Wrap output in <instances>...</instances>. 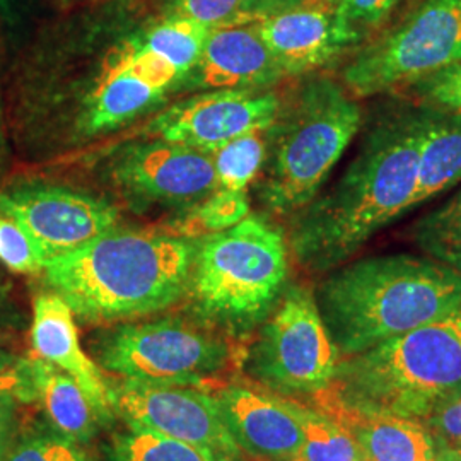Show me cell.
I'll return each mask as SVG.
<instances>
[{
  "mask_svg": "<svg viewBox=\"0 0 461 461\" xmlns=\"http://www.w3.org/2000/svg\"><path fill=\"white\" fill-rule=\"evenodd\" d=\"M422 110L381 118L329 192L297 211L289 245L312 272L346 264L384 226L413 209Z\"/></svg>",
  "mask_w": 461,
  "mask_h": 461,
  "instance_id": "cell-1",
  "label": "cell"
},
{
  "mask_svg": "<svg viewBox=\"0 0 461 461\" xmlns=\"http://www.w3.org/2000/svg\"><path fill=\"white\" fill-rule=\"evenodd\" d=\"M314 299L340 356L350 357L458 306L461 274L429 257H369L337 267Z\"/></svg>",
  "mask_w": 461,
  "mask_h": 461,
  "instance_id": "cell-2",
  "label": "cell"
},
{
  "mask_svg": "<svg viewBox=\"0 0 461 461\" xmlns=\"http://www.w3.org/2000/svg\"><path fill=\"white\" fill-rule=\"evenodd\" d=\"M195 247L175 236L112 230L43 264L51 293L87 321L161 312L188 287Z\"/></svg>",
  "mask_w": 461,
  "mask_h": 461,
  "instance_id": "cell-3",
  "label": "cell"
},
{
  "mask_svg": "<svg viewBox=\"0 0 461 461\" xmlns=\"http://www.w3.org/2000/svg\"><path fill=\"white\" fill-rule=\"evenodd\" d=\"M323 393L354 409L422 424L461 395V303L396 339L342 357Z\"/></svg>",
  "mask_w": 461,
  "mask_h": 461,
  "instance_id": "cell-4",
  "label": "cell"
},
{
  "mask_svg": "<svg viewBox=\"0 0 461 461\" xmlns=\"http://www.w3.org/2000/svg\"><path fill=\"white\" fill-rule=\"evenodd\" d=\"M363 125L357 99L331 77L297 89L267 131L260 198L277 214H296L313 200Z\"/></svg>",
  "mask_w": 461,
  "mask_h": 461,
  "instance_id": "cell-5",
  "label": "cell"
},
{
  "mask_svg": "<svg viewBox=\"0 0 461 461\" xmlns=\"http://www.w3.org/2000/svg\"><path fill=\"white\" fill-rule=\"evenodd\" d=\"M287 274L282 232L260 215H247L195 248L188 287L200 313L241 331L277 306Z\"/></svg>",
  "mask_w": 461,
  "mask_h": 461,
  "instance_id": "cell-6",
  "label": "cell"
},
{
  "mask_svg": "<svg viewBox=\"0 0 461 461\" xmlns=\"http://www.w3.org/2000/svg\"><path fill=\"white\" fill-rule=\"evenodd\" d=\"M461 62V0H424L395 30L359 50L342 68L356 99L409 89Z\"/></svg>",
  "mask_w": 461,
  "mask_h": 461,
  "instance_id": "cell-7",
  "label": "cell"
},
{
  "mask_svg": "<svg viewBox=\"0 0 461 461\" xmlns=\"http://www.w3.org/2000/svg\"><path fill=\"white\" fill-rule=\"evenodd\" d=\"M99 364L123 379L148 384L197 386L230 361L224 340L183 320L125 325L101 340Z\"/></svg>",
  "mask_w": 461,
  "mask_h": 461,
  "instance_id": "cell-8",
  "label": "cell"
},
{
  "mask_svg": "<svg viewBox=\"0 0 461 461\" xmlns=\"http://www.w3.org/2000/svg\"><path fill=\"white\" fill-rule=\"evenodd\" d=\"M340 361L314 294L291 287L251 350L249 371L279 393L321 395L333 383Z\"/></svg>",
  "mask_w": 461,
  "mask_h": 461,
  "instance_id": "cell-9",
  "label": "cell"
},
{
  "mask_svg": "<svg viewBox=\"0 0 461 461\" xmlns=\"http://www.w3.org/2000/svg\"><path fill=\"white\" fill-rule=\"evenodd\" d=\"M110 407L129 428L148 429L195 447L209 461H243L215 396L194 386L148 384L123 379L108 384Z\"/></svg>",
  "mask_w": 461,
  "mask_h": 461,
  "instance_id": "cell-10",
  "label": "cell"
},
{
  "mask_svg": "<svg viewBox=\"0 0 461 461\" xmlns=\"http://www.w3.org/2000/svg\"><path fill=\"white\" fill-rule=\"evenodd\" d=\"M0 215L23 228L45 262L115 230L118 221L115 207L106 200L47 183H23L2 190Z\"/></svg>",
  "mask_w": 461,
  "mask_h": 461,
  "instance_id": "cell-11",
  "label": "cell"
},
{
  "mask_svg": "<svg viewBox=\"0 0 461 461\" xmlns=\"http://www.w3.org/2000/svg\"><path fill=\"white\" fill-rule=\"evenodd\" d=\"M112 176L125 197L142 205L195 207L217 190L211 154L161 139L123 149Z\"/></svg>",
  "mask_w": 461,
  "mask_h": 461,
  "instance_id": "cell-12",
  "label": "cell"
},
{
  "mask_svg": "<svg viewBox=\"0 0 461 461\" xmlns=\"http://www.w3.org/2000/svg\"><path fill=\"white\" fill-rule=\"evenodd\" d=\"M280 104L270 91L215 89L171 106L154 120L150 132L166 142L211 154L240 135L268 131Z\"/></svg>",
  "mask_w": 461,
  "mask_h": 461,
  "instance_id": "cell-13",
  "label": "cell"
},
{
  "mask_svg": "<svg viewBox=\"0 0 461 461\" xmlns=\"http://www.w3.org/2000/svg\"><path fill=\"white\" fill-rule=\"evenodd\" d=\"M265 47L284 76H303L327 66L346 50L363 43L333 4L308 0L255 23Z\"/></svg>",
  "mask_w": 461,
  "mask_h": 461,
  "instance_id": "cell-14",
  "label": "cell"
},
{
  "mask_svg": "<svg viewBox=\"0 0 461 461\" xmlns=\"http://www.w3.org/2000/svg\"><path fill=\"white\" fill-rule=\"evenodd\" d=\"M215 400L243 453L267 461L296 460L303 430L291 400L243 384L222 388Z\"/></svg>",
  "mask_w": 461,
  "mask_h": 461,
  "instance_id": "cell-15",
  "label": "cell"
},
{
  "mask_svg": "<svg viewBox=\"0 0 461 461\" xmlns=\"http://www.w3.org/2000/svg\"><path fill=\"white\" fill-rule=\"evenodd\" d=\"M282 76L255 23H240L211 32L197 66L186 79L192 87L258 91L277 83Z\"/></svg>",
  "mask_w": 461,
  "mask_h": 461,
  "instance_id": "cell-16",
  "label": "cell"
},
{
  "mask_svg": "<svg viewBox=\"0 0 461 461\" xmlns=\"http://www.w3.org/2000/svg\"><path fill=\"white\" fill-rule=\"evenodd\" d=\"M30 339L33 356L67 373L91 400L101 422L110 420L108 384L96 363L84 352L74 312L59 294L49 293L34 299Z\"/></svg>",
  "mask_w": 461,
  "mask_h": 461,
  "instance_id": "cell-17",
  "label": "cell"
},
{
  "mask_svg": "<svg viewBox=\"0 0 461 461\" xmlns=\"http://www.w3.org/2000/svg\"><path fill=\"white\" fill-rule=\"evenodd\" d=\"M318 403L346 429L363 461L436 460V441L424 424L344 405L321 393Z\"/></svg>",
  "mask_w": 461,
  "mask_h": 461,
  "instance_id": "cell-18",
  "label": "cell"
},
{
  "mask_svg": "<svg viewBox=\"0 0 461 461\" xmlns=\"http://www.w3.org/2000/svg\"><path fill=\"white\" fill-rule=\"evenodd\" d=\"M420 110L422 139L413 209L461 182V116L428 106Z\"/></svg>",
  "mask_w": 461,
  "mask_h": 461,
  "instance_id": "cell-19",
  "label": "cell"
},
{
  "mask_svg": "<svg viewBox=\"0 0 461 461\" xmlns=\"http://www.w3.org/2000/svg\"><path fill=\"white\" fill-rule=\"evenodd\" d=\"M38 400L57 430L76 443L89 441L101 422L83 388L57 366L36 356L26 359Z\"/></svg>",
  "mask_w": 461,
  "mask_h": 461,
  "instance_id": "cell-20",
  "label": "cell"
},
{
  "mask_svg": "<svg viewBox=\"0 0 461 461\" xmlns=\"http://www.w3.org/2000/svg\"><path fill=\"white\" fill-rule=\"evenodd\" d=\"M161 95L122 66L115 55L89 98L86 129L89 132L113 131L148 110Z\"/></svg>",
  "mask_w": 461,
  "mask_h": 461,
  "instance_id": "cell-21",
  "label": "cell"
},
{
  "mask_svg": "<svg viewBox=\"0 0 461 461\" xmlns=\"http://www.w3.org/2000/svg\"><path fill=\"white\" fill-rule=\"evenodd\" d=\"M303 443L294 461H363L361 453L346 429L329 413L293 402Z\"/></svg>",
  "mask_w": 461,
  "mask_h": 461,
  "instance_id": "cell-22",
  "label": "cell"
},
{
  "mask_svg": "<svg viewBox=\"0 0 461 461\" xmlns=\"http://www.w3.org/2000/svg\"><path fill=\"white\" fill-rule=\"evenodd\" d=\"M412 240L429 258L461 274V190L413 224Z\"/></svg>",
  "mask_w": 461,
  "mask_h": 461,
  "instance_id": "cell-23",
  "label": "cell"
},
{
  "mask_svg": "<svg viewBox=\"0 0 461 461\" xmlns=\"http://www.w3.org/2000/svg\"><path fill=\"white\" fill-rule=\"evenodd\" d=\"M211 32L212 28L197 21L171 16L165 23L149 30L144 38L139 40L175 67L185 79L197 66Z\"/></svg>",
  "mask_w": 461,
  "mask_h": 461,
  "instance_id": "cell-24",
  "label": "cell"
},
{
  "mask_svg": "<svg viewBox=\"0 0 461 461\" xmlns=\"http://www.w3.org/2000/svg\"><path fill=\"white\" fill-rule=\"evenodd\" d=\"M267 131L240 135L215 149L212 156L217 188L247 192V186L262 171L267 159Z\"/></svg>",
  "mask_w": 461,
  "mask_h": 461,
  "instance_id": "cell-25",
  "label": "cell"
},
{
  "mask_svg": "<svg viewBox=\"0 0 461 461\" xmlns=\"http://www.w3.org/2000/svg\"><path fill=\"white\" fill-rule=\"evenodd\" d=\"M113 456L115 461H209L186 443L137 428L116 436Z\"/></svg>",
  "mask_w": 461,
  "mask_h": 461,
  "instance_id": "cell-26",
  "label": "cell"
},
{
  "mask_svg": "<svg viewBox=\"0 0 461 461\" xmlns=\"http://www.w3.org/2000/svg\"><path fill=\"white\" fill-rule=\"evenodd\" d=\"M249 215L247 192L217 188L211 197L195 205V211L186 215L182 230L186 234H214L230 230Z\"/></svg>",
  "mask_w": 461,
  "mask_h": 461,
  "instance_id": "cell-27",
  "label": "cell"
},
{
  "mask_svg": "<svg viewBox=\"0 0 461 461\" xmlns=\"http://www.w3.org/2000/svg\"><path fill=\"white\" fill-rule=\"evenodd\" d=\"M0 262L16 274H40L43 257L33 240L14 221L0 215Z\"/></svg>",
  "mask_w": 461,
  "mask_h": 461,
  "instance_id": "cell-28",
  "label": "cell"
},
{
  "mask_svg": "<svg viewBox=\"0 0 461 461\" xmlns=\"http://www.w3.org/2000/svg\"><path fill=\"white\" fill-rule=\"evenodd\" d=\"M420 106L461 116V62L409 87Z\"/></svg>",
  "mask_w": 461,
  "mask_h": 461,
  "instance_id": "cell-29",
  "label": "cell"
},
{
  "mask_svg": "<svg viewBox=\"0 0 461 461\" xmlns=\"http://www.w3.org/2000/svg\"><path fill=\"white\" fill-rule=\"evenodd\" d=\"M173 16L186 17L209 28L251 23L247 0H167Z\"/></svg>",
  "mask_w": 461,
  "mask_h": 461,
  "instance_id": "cell-30",
  "label": "cell"
},
{
  "mask_svg": "<svg viewBox=\"0 0 461 461\" xmlns=\"http://www.w3.org/2000/svg\"><path fill=\"white\" fill-rule=\"evenodd\" d=\"M5 461H93L66 436H33L14 446Z\"/></svg>",
  "mask_w": 461,
  "mask_h": 461,
  "instance_id": "cell-31",
  "label": "cell"
},
{
  "mask_svg": "<svg viewBox=\"0 0 461 461\" xmlns=\"http://www.w3.org/2000/svg\"><path fill=\"white\" fill-rule=\"evenodd\" d=\"M400 2L402 0H331L339 16L363 41L367 33L378 30Z\"/></svg>",
  "mask_w": 461,
  "mask_h": 461,
  "instance_id": "cell-32",
  "label": "cell"
},
{
  "mask_svg": "<svg viewBox=\"0 0 461 461\" xmlns=\"http://www.w3.org/2000/svg\"><path fill=\"white\" fill-rule=\"evenodd\" d=\"M422 424L436 441L461 451V395L430 413Z\"/></svg>",
  "mask_w": 461,
  "mask_h": 461,
  "instance_id": "cell-33",
  "label": "cell"
},
{
  "mask_svg": "<svg viewBox=\"0 0 461 461\" xmlns=\"http://www.w3.org/2000/svg\"><path fill=\"white\" fill-rule=\"evenodd\" d=\"M0 395L16 396L19 402H33V381L26 359H21L13 369L0 371Z\"/></svg>",
  "mask_w": 461,
  "mask_h": 461,
  "instance_id": "cell-34",
  "label": "cell"
},
{
  "mask_svg": "<svg viewBox=\"0 0 461 461\" xmlns=\"http://www.w3.org/2000/svg\"><path fill=\"white\" fill-rule=\"evenodd\" d=\"M16 396L0 395V461H5L14 447L17 429Z\"/></svg>",
  "mask_w": 461,
  "mask_h": 461,
  "instance_id": "cell-35",
  "label": "cell"
},
{
  "mask_svg": "<svg viewBox=\"0 0 461 461\" xmlns=\"http://www.w3.org/2000/svg\"><path fill=\"white\" fill-rule=\"evenodd\" d=\"M306 2L308 0H247V14L251 23H257L264 17L293 9Z\"/></svg>",
  "mask_w": 461,
  "mask_h": 461,
  "instance_id": "cell-36",
  "label": "cell"
},
{
  "mask_svg": "<svg viewBox=\"0 0 461 461\" xmlns=\"http://www.w3.org/2000/svg\"><path fill=\"white\" fill-rule=\"evenodd\" d=\"M7 340H9L7 333L0 331V371L13 369V367H16L17 364L21 363V359L17 357L14 352L4 348V344H7Z\"/></svg>",
  "mask_w": 461,
  "mask_h": 461,
  "instance_id": "cell-37",
  "label": "cell"
},
{
  "mask_svg": "<svg viewBox=\"0 0 461 461\" xmlns=\"http://www.w3.org/2000/svg\"><path fill=\"white\" fill-rule=\"evenodd\" d=\"M19 320L16 310L5 303V299H0V329L14 327Z\"/></svg>",
  "mask_w": 461,
  "mask_h": 461,
  "instance_id": "cell-38",
  "label": "cell"
},
{
  "mask_svg": "<svg viewBox=\"0 0 461 461\" xmlns=\"http://www.w3.org/2000/svg\"><path fill=\"white\" fill-rule=\"evenodd\" d=\"M436 441V439H434ZM436 460L438 461H461V451L436 441Z\"/></svg>",
  "mask_w": 461,
  "mask_h": 461,
  "instance_id": "cell-39",
  "label": "cell"
},
{
  "mask_svg": "<svg viewBox=\"0 0 461 461\" xmlns=\"http://www.w3.org/2000/svg\"><path fill=\"white\" fill-rule=\"evenodd\" d=\"M4 149V129H2V110H0V152Z\"/></svg>",
  "mask_w": 461,
  "mask_h": 461,
  "instance_id": "cell-40",
  "label": "cell"
},
{
  "mask_svg": "<svg viewBox=\"0 0 461 461\" xmlns=\"http://www.w3.org/2000/svg\"><path fill=\"white\" fill-rule=\"evenodd\" d=\"M9 7V0H0V11H5Z\"/></svg>",
  "mask_w": 461,
  "mask_h": 461,
  "instance_id": "cell-41",
  "label": "cell"
},
{
  "mask_svg": "<svg viewBox=\"0 0 461 461\" xmlns=\"http://www.w3.org/2000/svg\"><path fill=\"white\" fill-rule=\"evenodd\" d=\"M432 461H438V460H432Z\"/></svg>",
  "mask_w": 461,
  "mask_h": 461,
  "instance_id": "cell-42",
  "label": "cell"
}]
</instances>
